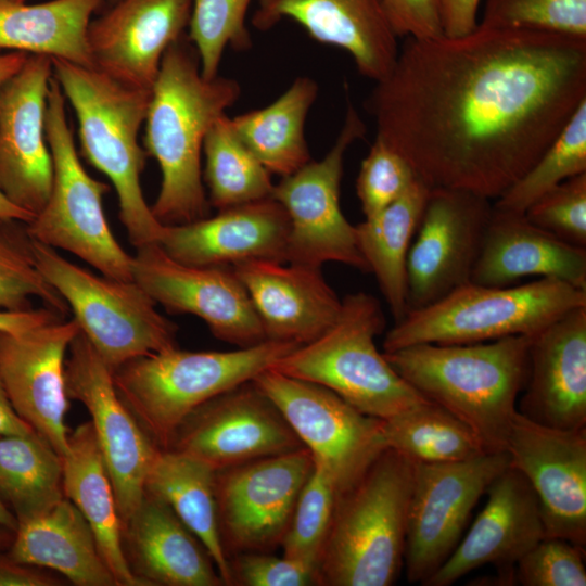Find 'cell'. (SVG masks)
Wrapping results in <instances>:
<instances>
[{
    "label": "cell",
    "mask_w": 586,
    "mask_h": 586,
    "mask_svg": "<svg viewBox=\"0 0 586 586\" xmlns=\"http://www.w3.org/2000/svg\"><path fill=\"white\" fill-rule=\"evenodd\" d=\"M289 231L286 212L267 198L219 209L213 217L164 226L158 244L189 265L232 267L252 259L285 263Z\"/></svg>",
    "instance_id": "26"
},
{
    "label": "cell",
    "mask_w": 586,
    "mask_h": 586,
    "mask_svg": "<svg viewBox=\"0 0 586 586\" xmlns=\"http://www.w3.org/2000/svg\"><path fill=\"white\" fill-rule=\"evenodd\" d=\"M80 327L75 318L23 331L0 330V374L16 412L63 457L69 430L65 364Z\"/></svg>",
    "instance_id": "20"
},
{
    "label": "cell",
    "mask_w": 586,
    "mask_h": 586,
    "mask_svg": "<svg viewBox=\"0 0 586 586\" xmlns=\"http://www.w3.org/2000/svg\"><path fill=\"white\" fill-rule=\"evenodd\" d=\"M339 496L332 476L314 462L280 544L283 556L314 566L318 573Z\"/></svg>",
    "instance_id": "41"
},
{
    "label": "cell",
    "mask_w": 586,
    "mask_h": 586,
    "mask_svg": "<svg viewBox=\"0 0 586 586\" xmlns=\"http://www.w3.org/2000/svg\"><path fill=\"white\" fill-rule=\"evenodd\" d=\"M284 20L315 41L347 52L359 74L374 81L390 73L398 55L380 0H257L251 24L267 31Z\"/></svg>",
    "instance_id": "24"
},
{
    "label": "cell",
    "mask_w": 586,
    "mask_h": 586,
    "mask_svg": "<svg viewBox=\"0 0 586 586\" xmlns=\"http://www.w3.org/2000/svg\"><path fill=\"white\" fill-rule=\"evenodd\" d=\"M583 173H586V99L538 160L493 205L524 213L544 193Z\"/></svg>",
    "instance_id": "40"
},
{
    "label": "cell",
    "mask_w": 586,
    "mask_h": 586,
    "mask_svg": "<svg viewBox=\"0 0 586 586\" xmlns=\"http://www.w3.org/2000/svg\"><path fill=\"white\" fill-rule=\"evenodd\" d=\"M102 1L0 3V49L62 59L92 67L88 27L91 14Z\"/></svg>",
    "instance_id": "33"
},
{
    "label": "cell",
    "mask_w": 586,
    "mask_h": 586,
    "mask_svg": "<svg viewBox=\"0 0 586 586\" xmlns=\"http://www.w3.org/2000/svg\"><path fill=\"white\" fill-rule=\"evenodd\" d=\"M61 582L46 569L22 563L0 551V586H59Z\"/></svg>",
    "instance_id": "49"
},
{
    "label": "cell",
    "mask_w": 586,
    "mask_h": 586,
    "mask_svg": "<svg viewBox=\"0 0 586 586\" xmlns=\"http://www.w3.org/2000/svg\"><path fill=\"white\" fill-rule=\"evenodd\" d=\"M506 451L537 497L545 536L585 547L586 429L546 426L517 410Z\"/></svg>",
    "instance_id": "19"
},
{
    "label": "cell",
    "mask_w": 586,
    "mask_h": 586,
    "mask_svg": "<svg viewBox=\"0 0 586 586\" xmlns=\"http://www.w3.org/2000/svg\"><path fill=\"white\" fill-rule=\"evenodd\" d=\"M263 324L266 339L306 344L336 320L342 300L320 267L252 259L232 266Z\"/></svg>",
    "instance_id": "27"
},
{
    "label": "cell",
    "mask_w": 586,
    "mask_h": 586,
    "mask_svg": "<svg viewBox=\"0 0 586 586\" xmlns=\"http://www.w3.org/2000/svg\"><path fill=\"white\" fill-rule=\"evenodd\" d=\"M346 100L343 126L327 154L273 186L271 198L282 205L290 221L285 263L321 268L335 262L369 271L357 244L356 227L340 205L345 154L367 130L349 98Z\"/></svg>",
    "instance_id": "11"
},
{
    "label": "cell",
    "mask_w": 586,
    "mask_h": 586,
    "mask_svg": "<svg viewBox=\"0 0 586 586\" xmlns=\"http://www.w3.org/2000/svg\"><path fill=\"white\" fill-rule=\"evenodd\" d=\"M485 494L486 505L466 536L422 585L449 586L486 564L514 572L517 561L546 537L537 497L515 468L509 464Z\"/></svg>",
    "instance_id": "23"
},
{
    "label": "cell",
    "mask_w": 586,
    "mask_h": 586,
    "mask_svg": "<svg viewBox=\"0 0 586 586\" xmlns=\"http://www.w3.org/2000/svg\"><path fill=\"white\" fill-rule=\"evenodd\" d=\"M203 154L202 176L209 206L219 211L271 198V174L238 137L227 114L218 117L207 131Z\"/></svg>",
    "instance_id": "38"
},
{
    "label": "cell",
    "mask_w": 586,
    "mask_h": 586,
    "mask_svg": "<svg viewBox=\"0 0 586 586\" xmlns=\"http://www.w3.org/2000/svg\"><path fill=\"white\" fill-rule=\"evenodd\" d=\"M253 0H192L189 38L194 44L203 77L218 76L226 49L252 48L245 18Z\"/></svg>",
    "instance_id": "42"
},
{
    "label": "cell",
    "mask_w": 586,
    "mask_h": 586,
    "mask_svg": "<svg viewBox=\"0 0 586 586\" xmlns=\"http://www.w3.org/2000/svg\"><path fill=\"white\" fill-rule=\"evenodd\" d=\"M0 526L14 532L17 526V520L13 512L0 498Z\"/></svg>",
    "instance_id": "55"
},
{
    "label": "cell",
    "mask_w": 586,
    "mask_h": 586,
    "mask_svg": "<svg viewBox=\"0 0 586 586\" xmlns=\"http://www.w3.org/2000/svg\"><path fill=\"white\" fill-rule=\"evenodd\" d=\"M533 276L556 278L586 291V247L560 240L524 213L493 205L470 281L508 286Z\"/></svg>",
    "instance_id": "28"
},
{
    "label": "cell",
    "mask_w": 586,
    "mask_h": 586,
    "mask_svg": "<svg viewBox=\"0 0 586 586\" xmlns=\"http://www.w3.org/2000/svg\"><path fill=\"white\" fill-rule=\"evenodd\" d=\"M34 252L40 273L113 371L131 359L177 347V326L137 282L98 276L35 239Z\"/></svg>",
    "instance_id": "10"
},
{
    "label": "cell",
    "mask_w": 586,
    "mask_h": 586,
    "mask_svg": "<svg viewBox=\"0 0 586 586\" xmlns=\"http://www.w3.org/2000/svg\"><path fill=\"white\" fill-rule=\"evenodd\" d=\"M115 1H118V0H115Z\"/></svg>",
    "instance_id": "58"
},
{
    "label": "cell",
    "mask_w": 586,
    "mask_h": 586,
    "mask_svg": "<svg viewBox=\"0 0 586 586\" xmlns=\"http://www.w3.org/2000/svg\"><path fill=\"white\" fill-rule=\"evenodd\" d=\"M297 346L272 340L228 352L177 346L125 362L113 371L114 384L154 444L167 449L178 426L198 407L252 381Z\"/></svg>",
    "instance_id": "6"
},
{
    "label": "cell",
    "mask_w": 586,
    "mask_h": 586,
    "mask_svg": "<svg viewBox=\"0 0 586 586\" xmlns=\"http://www.w3.org/2000/svg\"><path fill=\"white\" fill-rule=\"evenodd\" d=\"M132 277L156 304L171 314L199 317L221 341L247 347L267 340L232 267L184 264L151 243L132 256Z\"/></svg>",
    "instance_id": "17"
},
{
    "label": "cell",
    "mask_w": 586,
    "mask_h": 586,
    "mask_svg": "<svg viewBox=\"0 0 586 586\" xmlns=\"http://www.w3.org/2000/svg\"><path fill=\"white\" fill-rule=\"evenodd\" d=\"M384 327V313L374 296L348 294L330 328L269 369L322 385L360 412L388 419L428 399L378 351L374 340Z\"/></svg>",
    "instance_id": "7"
},
{
    "label": "cell",
    "mask_w": 586,
    "mask_h": 586,
    "mask_svg": "<svg viewBox=\"0 0 586 586\" xmlns=\"http://www.w3.org/2000/svg\"><path fill=\"white\" fill-rule=\"evenodd\" d=\"M35 432L14 409L0 374V436Z\"/></svg>",
    "instance_id": "52"
},
{
    "label": "cell",
    "mask_w": 586,
    "mask_h": 586,
    "mask_svg": "<svg viewBox=\"0 0 586 586\" xmlns=\"http://www.w3.org/2000/svg\"><path fill=\"white\" fill-rule=\"evenodd\" d=\"M63 461V492L89 524L118 586H143L123 546V522L114 487L90 421L69 432Z\"/></svg>",
    "instance_id": "31"
},
{
    "label": "cell",
    "mask_w": 586,
    "mask_h": 586,
    "mask_svg": "<svg viewBox=\"0 0 586 586\" xmlns=\"http://www.w3.org/2000/svg\"><path fill=\"white\" fill-rule=\"evenodd\" d=\"M0 217L20 219L26 222L33 220V216L11 203L0 190Z\"/></svg>",
    "instance_id": "54"
},
{
    "label": "cell",
    "mask_w": 586,
    "mask_h": 586,
    "mask_svg": "<svg viewBox=\"0 0 586 586\" xmlns=\"http://www.w3.org/2000/svg\"><path fill=\"white\" fill-rule=\"evenodd\" d=\"M26 0H0V3H25Z\"/></svg>",
    "instance_id": "57"
},
{
    "label": "cell",
    "mask_w": 586,
    "mask_h": 586,
    "mask_svg": "<svg viewBox=\"0 0 586 586\" xmlns=\"http://www.w3.org/2000/svg\"><path fill=\"white\" fill-rule=\"evenodd\" d=\"M302 447L273 403L247 381L192 411L167 449L219 471Z\"/></svg>",
    "instance_id": "18"
},
{
    "label": "cell",
    "mask_w": 586,
    "mask_h": 586,
    "mask_svg": "<svg viewBox=\"0 0 586 586\" xmlns=\"http://www.w3.org/2000/svg\"><path fill=\"white\" fill-rule=\"evenodd\" d=\"M28 54L20 51L0 55V88L24 65Z\"/></svg>",
    "instance_id": "53"
},
{
    "label": "cell",
    "mask_w": 586,
    "mask_h": 586,
    "mask_svg": "<svg viewBox=\"0 0 586 586\" xmlns=\"http://www.w3.org/2000/svg\"><path fill=\"white\" fill-rule=\"evenodd\" d=\"M479 25L586 38V0H485Z\"/></svg>",
    "instance_id": "43"
},
{
    "label": "cell",
    "mask_w": 586,
    "mask_h": 586,
    "mask_svg": "<svg viewBox=\"0 0 586 586\" xmlns=\"http://www.w3.org/2000/svg\"><path fill=\"white\" fill-rule=\"evenodd\" d=\"M65 98L52 77L44 131L53 162V181L43 208L28 222L31 237L78 256L101 275L131 281L132 256L114 237L103 211L110 187L84 168L69 128Z\"/></svg>",
    "instance_id": "9"
},
{
    "label": "cell",
    "mask_w": 586,
    "mask_h": 586,
    "mask_svg": "<svg viewBox=\"0 0 586 586\" xmlns=\"http://www.w3.org/2000/svg\"><path fill=\"white\" fill-rule=\"evenodd\" d=\"M586 99V38L477 27L407 38L366 100L377 136L430 188L499 198Z\"/></svg>",
    "instance_id": "1"
},
{
    "label": "cell",
    "mask_w": 586,
    "mask_h": 586,
    "mask_svg": "<svg viewBox=\"0 0 586 586\" xmlns=\"http://www.w3.org/2000/svg\"><path fill=\"white\" fill-rule=\"evenodd\" d=\"M123 546L143 586L225 585L201 542L164 501L148 493L123 524Z\"/></svg>",
    "instance_id": "29"
},
{
    "label": "cell",
    "mask_w": 586,
    "mask_h": 586,
    "mask_svg": "<svg viewBox=\"0 0 586 586\" xmlns=\"http://www.w3.org/2000/svg\"><path fill=\"white\" fill-rule=\"evenodd\" d=\"M63 461L38 433L0 436V498L17 521L64 498Z\"/></svg>",
    "instance_id": "36"
},
{
    "label": "cell",
    "mask_w": 586,
    "mask_h": 586,
    "mask_svg": "<svg viewBox=\"0 0 586 586\" xmlns=\"http://www.w3.org/2000/svg\"><path fill=\"white\" fill-rule=\"evenodd\" d=\"M7 552L77 586H118L89 524L66 497L41 514L17 521Z\"/></svg>",
    "instance_id": "30"
},
{
    "label": "cell",
    "mask_w": 586,
    "mask_h": 586,
    "mask_svg": "<svg viewBox=\"0 0 586 586\" xmlns=\"http://www.w3.org/2000/svg\"><path fill=\"white\" fill-rule=\"evenodd\" d=\"M318 92L316 80L298 76L270 104L231 117L238 137L271 175L289 176L311 160L305 123Z\"/></svg>",
    "instance_id": "35"
},
{
    "label": "cell",
    "mask_w": 586,
    "mask_h": 586,
    "mask_svg": "<svg viewBox=\"0 0 586 586\" xmlns=\"http://www.w3.org/2000/svg\"><path fill=\"white\" fill-rule=\"evenodd\" d=\"M231 585L308 586L318 585L317 569L285 556L243 552L229 561Z\"/></svg>",
    "instance_id": "47"
},
{
    "label": "cell",
    "mask_w": 586,
    "mask_h": 586,
    "mask_svg": "<svg viewBox=\"0 0 586 586\" xmlns=\"http://www.w3.org/2000/svg\"><path fill=\"white\" fill-rule=\"evenodd\" d=\"M523 586H585V547L557 537H544L514 565Z\"/></svg>",
    "instance_id": "46"
},
{
    "label": "cell",
    "mask_w": 586,
    "mask_h": 586,
    "mask_svg": "<svg viewBox=\"0 0 586 586\" xmlns=\"http://www.w3.org/2000/svg\"><path fill=\"white\" fill-rule=\"evenodd\" d=\"M51 60L53 78L77 117L81 153L111 180L129 242L136 249L158 243L164 225L144 199L140 178L146 153L138 140L151 90L124 85L94 67Z\"/></svg>",
    "instance_id": "4"
},
{
    "label": "cell",
    "mask_w": 586,
    "mask_h": 586,
    "mask_svg": "<svg viewBox=\"0 0 586 586\" xmlns=\"http://www.w3.org/2000/svg\"><path fill=\"white\" fill-rule=\"evenodd\" d=\"M533 335L469 344L423 343L383 354L423 397L464 422L486 453H501L527 379Z\"/></svg>",
    "instance_id": "3"
},
{
    "label": "cell",
    "mask_w": 586,
    "mask_h": 586,
    "mask_svg": "<svg viewBox=\"0 0 586 586\" xmlns=\"http://www.w3.org/2000/svg\"><path fill=\"white\" fill-rule=\"evenodd\" d=\"M524 214L532 224L560 240L586 247V173L557 184Z\"/></svg>",
    "instance_id": "45"
},
{
    "label": "cell",
    "mask_w": 586,
    "mask_h": 586,
    "mask_svg": "<svg viewBox=\"0 0 586 586\" xmlns=\"http://www.w3.org/2000/svg\"><path fill=\"white\" fill-rule=\"evenodd\" d=\"M69 399L81 403L110 474L123 524L144 497V484L158 448L119 397L113 370L81 331L65 364Z\"/></svg>",
    "instance_id": "15"
},
{
    "label": "cell",
    "mask_w": 586,
    "mask_h": 586,
    "mask_svg": "<svg viewBox=\"0 0 586 586\" xmlns=\"http://www.w3.org/2000/svg\"><path fill=\"white\" fill-rule=\"evenodd\" d=\"M397 37L428 39L444 35L441 0H380Z\"/></svg>",
    "instance_id": "48"
},
{
    "label": "cell",
    "mask_w": 586,
    "mask_h": 586,
    "mask_svg": "<svg viewBox=\"0 0 586 586\" xmlns=\"http://www.w3.org/2000/svg\"><path fill=\"white\" fill-rule=\"evenodd\" d=\"M52 77L51 58L28 54L0 88V190L33 217L46 205L53 181L44 131Z\"/></svg>",
    "instance_id": "21"
},
{
    "label": "cell",
    "mask_w": 586,
    "mask_h": 586,
    "mask_svg": "<svg viewBox=\"0 0 586 586\" xmlns=\"http://www.w3.org/2000/svg\"><path fill=\"white\" fill-rule=\"evenodd\" d=\"M416 179L408 162L375 137L356 179V193L365 218L396 201Z\"/></svg>",
    "instance_id": "44"
},
{
    "label": "cell",
    "mask_w": 586,
    "mask_h": 586,
    "mask_svg": "<svg viewBox=\"0 0 586 586\" xmlns=\"http://www.w3.org/2000/svg\"><path fill=\"white\" fill-rule=\"evenodd\" d=\"M145 493L164 501L211 556L225 585H231L216 499V471L170 449H160L146 475Z\"/></svg>",
    "instance_id": "32"
},
{
    "label": "cell",
    "mask_w": 586,
    "mask_h": 586,
    "mask_svg": "<svg viewBox=\"0 0 586 586\" xmlns=\"http://www.w3.org/2000/svg\"><path fill=\"white\" fill-rule=\"evenodd\" d=\"M34 298L62 317L68 314L64 298L37 267L28 222L0 217V310L31 309Z\"/></svg>",
    "instance_id": "39"
},
{
    "label": "cell",
    "mask_w": 586,
    "mask_h": 586,
    "mask_svg": "<svg viewBox=\"0 0 586 586\" xmlns=\"http://www.w3.org/2000/svg\"><path fill=\"white\" fill-rule=\"evenodd\" d=\"M61 318L64 317L46 306L24 311L0 310V330L23 331Z\"/></svg>",
    "instance_id": "51"
},
{
    "label": "cell",
    "mask_w": 586,
    "mask_h": 586,
    "mask_svg": "<svg viewBox=\"0 0 586 586\" xmlns=\"http://www.w3.org/2000/svg\"><path fill=\"white\" fill-rule=\"evenodd\" d=\"M491 201L464 190L431 188L407 256L408 311L470 282L492 215Z\"/></svg>",
    "instance_id": "16"
},
{
    "label": "cell",
    "mask_w": 586,
    "mask_h": 586,
    "mask_svg": "<svg viewBox=\"0 0 586 586\" xmlns=\"http://www.w3.org/2000/svg\"><path fill=\"white\" fill-rule=\"evenodd\" d=\"M13 533L14 532L0 526V551H7L9 549Z\"/></svg>",
    "instance_id": "56"
},
{
    "label": "cell",
    "mask_w": 586,
    "mask_h": 586,
    "mask_svg": "<svg viewBox=\"0 0 586 586\" xmlns=\"http://www.w3.org/2000/svg\"><path fill=\"white\" fill-rule=\"evenodd\" d=\"M273 403L314 462L349 488L386 448L383 422L365 415L331 390L266 369L253 380Z\"/></svg>",
    "instance_id": "12"
},
{
    "label": "cell",
    "mask_w": 586,
    "mask_h": 586,
    "mask_svg": "<svg viewBox=\"0 0 586 586\" xmlns=\"http://www.w3.org/2000/svg\"><path fill=\"white\" fill-rule=\"evenodd\" d=\"M480 3L481 0H441L444 36L459 37L474 30Z\"/></svg>",
    "instance_id": "50"
},
{
    "label": "cell",
    "mask_w": 586,
    "mask_h": 586,
    "mask_svg": "<svg viewBox=\"0 0 586 586\" xmlns=\"http://www.w3.org/2000/svg\"><path fill=\"white\" fill-rule=\"evenodd\" d=\"M431 188L416 179L396 201L356 225L359 251L396 321L408 311L407 256Z\"/></svg>",
    "instance_id": "34"
},
{
    "label": "cell",
    "mask_w": 586,
    "mask_h": 586,
    "mask_svg": "<svg viewBox=\"0 0 586 586\" xmlns=\"http://www.w3.org/2000/svg\"><path fill=\"white\" fill-rule=\"evenodd\" d=\"M314 468L306 448L216 471L219 532L227 557L280 545Z\"/></svg>",
    "instance_id": "14"
},
{
    "label": "cell",
    "mask_w": 586,
    "mask_h": 586,
    "mask_svg": "<svg viewBox=\"0 0 586 586\" xmlns=\"http://www.w3.org/2000/svg\"><path fill=\"white\" fill-rule=\"evenodd\" d=\"M415 463L385 449L340 494L318 585L390 586L404 566Z\"/></svg>",
    "instance_id": "5"
},
{
    "label": "cell",
    "mask_w": 586,
    "mask_h": 586,
    "mask_svg": "<svg viewBox=\"0 0 586 586\" xmlns=\"http://www.w3.org/2000/svg\"><path fill=\"white\" fill-rule=\"evenodd\" d=\"M240 94L235 79L203 77L198 55L180 40L165 52L144 120L145 153L157 162L162 175L151 206L162 225L208 216L201 162L204 139Z\"/></svg>",
    "instance_id": "2"
},
{
    "label": "cell",
    "mask_w": 586,
    "mask_h": 586,
    "mask_svg": "<svg viewBox=\"0 0 586 586\" xmlns=\"http://www.w3.org/2000/svg\"><path fill=\"white\" fill-rule=\"evenodd\" d=\"M192 0H118L90 22L92 67L115 80L151 90L167 49L188 27Z\"/></svg>",
    "instance_id": "22"
},
{
    "label": "cell",
    "mask_w": 586,
    "mask_h": 586,
    "mask_svg": "<svg viewBox=\"0 0 586 586\" xmlns=\"http://www.w3.org/2000/svg\"><path fill=\"white\" fill-rule=\"evenodd\" d=\"M510 464L507 451L448 463H415L404 568L423 584L448 559L479 499Z\"/></svg>",
    "instance_id": "13"
},
{
    "label": "cell",
    "mask_w": 586,
    "mask_h": 586,
    "mask_svg": "<svg viewBox=\"0 0 586 586\" xmlns=\"http://www.w3.org/2000/svg\"><path fill=\"white\" fill-rule=\"evenodd\" d=\"M586 306V291L556 278L487 286L467 282L425 307L409 310L383 341L384 353L416 344H469L535 334L569 310Z\"/></svg>",
    "instance_id": "8"
},
{
    "label": "cell",
    "mask_w": 586,
    "mask_h": 586,
    "mask_svg": "<svg viewBox=\"0 0 586 586\" xmlns=\"http://www.w3.org/2000/svg\"><path fill=\"white\" fill-rule=\"evenodd\" d=\"M517 410L539 424L586 429V306L533 335L528 374Z\"/></svg>",
    "instance_id": "25"
},
{
    "label": "cell",
    "mask_w": 586,
    "mask_h": 586,
    "mask_svg": "<svg viewBox=\"0 0 586 586\" xmlns=\"http://www.w3.org/2000/svg\"><path fill=\"white\" fill-rule=\"evenodd\" d=\"M382 422L386 448L413 463L457 462L486 454L464 422L429 399Z\"/></svg>",
    "instance_id": "37"
}]
</instances>
